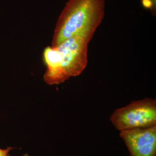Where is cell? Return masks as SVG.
<instances>
[{"label": "cell", "mask_w": 156, "mask_h": 156, "mask_svg": "<svg viewBox=\"0 0 156 156\" xmlns=\"http://www.w3.org/2000/svg\"><path fill=\"white\" fill-rule=\"evenodd\" d=\"M14 147H9L5 149H2L0 148V156H11L9 154V153L11 150L14 149ZM22 156H29L27 154H24Z\"/></svg>", "instance_id": "5b68a950"}, {"label": "cell", "mask_w": 156, "mask_h": 156, "mask_svg": "<svg viewBox=\"0 0 156 156\" xmlns=\"http://www.w3.org/2000/svg\"><path fill=\"white\" fill-rule=\"evenodd\" d=\"M131 156H156V126L121 131Z\"/></svg>", "instance_id": "277c9868"}, {"label": "cell", "mask_w": 156, "mask_h": 156, "mask_svg": "<svg viewBox=\"0 0 156 156\" xmlns=\"http://www.w3.org/2000/svg\"><path fill=\"white\" fill-rule=\"evenodd\" d=\"M88 44L84 39L74 37L55 47L59 56L60 72L63 82L83 73L88 63Z\"/></svg>", "instance_id": "3957f363"}, {"label": "cell", "mask_w": 156, "mask_h": 156, "mask_svg": "<svg viewBox=\"0 0 156 156\" xmlns=\"http://www.w3.org/2000/svg\"><path fill=\"white\" fill-rule=\"evenodd\" d=\"M105 7V0H69L58 17L52 47L74 37L89 43L103 20Z\"/></svg>", "instance_id": "6da1fadb"}, {"label": "cell", "mask_w": 156, "mask_h": 156, "mask_svg": "<svg viewBox=\"0 0 156 156\" xmlns=\"http://www.w3.org/2000/svg\"><path fill=\"white\" fill-rule=\"evenodd\" d=\"M152 1H153V2H154V3H155V4H156V0H152Z\"/></svg>", "instance_id": "52a82bcc"}, {"label": "cell", "mask_w": 156, "mask_h": 156, "mask_svg": "<svg viewBox=\"0 0 156 156\" xmlns=\"http://www.w3.org/2000/svg\"><path fill=\"white\" fill-rule=\"evenodd\" d=\"M110 120L120 131L155 126L156 100L146 98L133 101L126 106L117 109Z\"/></svg>", "instance_id": "7a4b0ae2"}, {"label": "cell", "mask_w": 156, "mask_h": 156, "mask_svg": "<svg viewBox=\"0 0 156 156\" xmlns=\"http://www.w3.org/2000/svg\"><path fill=\"white\" fill-rule=\"evenodd\" d=\"M141 2L144 8L149 9H151L155 4L152 0H141Z\"/></svg>", "instance_id": "8992f818"}]
</instances>
